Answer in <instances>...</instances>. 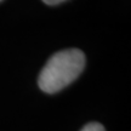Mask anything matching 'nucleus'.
Returning a JSON list of instances; mask_svg holds the SVG:
<instances>
[{
    "label": "nucleus",
    "instance_id": "nucleus-1",
    "mask_svg": "<svg viewBox=\"0 0 131 131\" xmlns=\"http://www.w3.org/2000/svg\"><path fill=\"white\" fill-rule=\"evenodd\" d=\"M85 67V55L78 49L63 50L46 62L39 75V86L44 92L55 94L74 81Z\"/></svg>",
    "mask_w": 131,
    "mask_h": 131
},
{
    "label": "nucleus",
    "instance_id": "nucleus-2",
    "mask_svg": "<svg viewBox=\"0 0 131 131\" xmlns=\"http://www.w3.org/2000/svg\"><path fill=\"white\" fill-rule=\"evenodd\" d=\"M81 131H106L104 130V127L100 124V123H89V124H86Z\"/></svg>",
    "mask_w": 131,
    "mask_h": 131
},
{
    "label": "nucleus",
    "instance_id": "nucleus-3",
    "mask_svg": "<svg viewBox=\"0 0 131 131\" xmlns=\"http://www.w3.org/2000/svg\"><path fill=\"white\" fill-rule=\"evenodd\" d=\"M42 1L47 5H57V4H61V3L66 1V0H42Z\"/></svg>",
    "mask_w": 131,
    "mask_h": 131
}]
</instances>
